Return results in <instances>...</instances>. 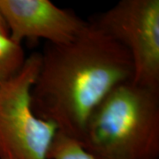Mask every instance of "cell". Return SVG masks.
I'll list each match as a JSON object with an SVG mask.
<instances>
[{
  "label": "cell",
  "instance_id": "2",
  "mask_svg": "<svg viewBox=\"0 0 159 159\" xmlns=\"http://www.w3.org/2000/svg\"><path fill=\"white\" fill-rule=\"evenodd\" d=\"M98 159L159 158V90L126 81L93 111L79 141Z\"/></svg>",
  "mask_w": 159,
  "mask_h": 159
},
{
  "label": "cell",
  "instance_id": "1",
  "mask_svg": "<svg viewBox=\"0 0 159 159\" xmlns=\"http://www.w3.org/2000/svg\"><path fill=\"white\" fill-rule=\"evenodd\" d=\"M130 55L89 21L74 40L45 43L31 90L34 113L80 141L89 117L116 86L132 81Z\"/></svg>",
  "mask_w": 159,
  "mask_h": 159
},
{
  "label": "cell",
  "instance_id": "4",
  "mask_svg": "<svg viewBox=\"0 0 159 159\" xmlns=\"http://www.w3.org/2000/svg\"><path fill=\"white\" fill-rule=\"evenodd\" d=\"M92 22L129 53L132 82L159 90V0H121Z\"/></svg>",
  "mask_w": 159,
  "mask_h": 159
},
{
  "label": "cell",
  "instance_id": "8",
  "mask_svg": "<svg viewBox=\"0 0 159 159\" xmlns=\"http://www.w3.org/2000/svg\"><path fill=\"white\" fill-rule=\"evenodd\" d=\"M0 35H5V36H9V32L6 26V23L4 20V17L0 11Z\"/></svg>",
  "mask_w": 159,
  "mask_h": 159
},
{
  "label": "cell",
  "instance_id": "6",
  "mask_svg": "<svg viewBox=\"0 0 159 159\" xmlns=\"http://www.w3.org/2000/svg\"><path fill=\"white\" fill-rule=\"evenodd\" d=\"M26 59L22 45L11 41L9 36L0 35V87L21 70Z\"/></svg>",
  "mask_w": 159,
  "mask_h": 159
},
{
  "label": "cell",
  "instance_id": "7",
  "mask_svg": "<svg viewBox=\"0 0 159 159\" xmlns=\"http://www.w3.org/2000/svg\"><path fill=\"white\" fill-rule=\"evenodd\" d=\"M49 159H98L87 152L79 141L57 133L48 154Z\"/></svg>",
  "mask_w": 159,
  "mask_h": 159
},
{
  "label": "cell",
  "instance_id": "3",
  "mask_svg": "<svg viewBox=\"0 0 159 159\" xmlns=\"http://www.w3.org/2000/svg\"><path fill=\"white\" fill-rule=\"evenodd\" d=\"M40 53L27 57L21 70L0 87V159H49L57 130L34 113L31 90Z\"/></svg>",
  "mask_w": 159,
  "mask_h": 159
},
{
  "label": "cell",
  "instance_id": "5",
  "mask_svg": "<svg viewBox=\"0 0 159 159\" xmlns=\"http://www.w3.org/2000/svg\"><path fill=\"white\" fill-rule=\"evenodd\" d=\"M0 11L9 38L20 45L24 40H44L50 44L66 43L89 23L51 0H0Z\"/></svg>",
  "mask_w": 159,
  "mask_h": 159
}]
</instances>
